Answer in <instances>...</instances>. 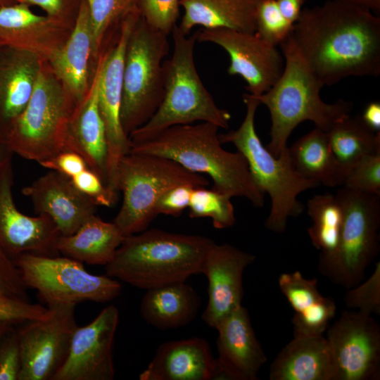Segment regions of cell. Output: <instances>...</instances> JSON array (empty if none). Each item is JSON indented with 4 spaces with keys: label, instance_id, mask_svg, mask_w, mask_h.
Here are the masks:
<instances>
[{
    "label": "cell",
    "instance_id": "obj_23",
    "mask_svg": "<svg viewBox=\"0 0 380 380\" xmlns=\"http://www.w3.org/2000/svg\"><path fill=\"white\" fill-rule=\"evenodd\" d=\"M102 54L99 57L90 89L84 99L76 106L71 116L65 139V151H72L80 155L88 167L96 172L107 186L108 142L98 105Z\"/></svg>",
    "mask_w": 380,
    "mask_h": 380
},
{
    "label": "cell",
    "instance_id": "obj_39",
    "mask_svg": "<svg viewBox=\"0 0 380 380\" xmlns=\"http://www.w3.org/2000/svg\"><path fill=\"white\" fill-rule=\"evenodd\" d=\"M179 0H139L144 20L153 28L169 35L179 15Z\"/></svg>",
    "mask_w": 380,
    "mask_h": 380
},
{
    "label": "cell",
    "instance_id": "obj_30",
    "mask_svg": "<svg viewBox=\"0 0 380 380\" xmlns=\"http://www.w3.org/2000/svg\"><path fill=\"white\" fill-rule=\"evenodd\" d=\"M124 238L113 222H106L95 214L74 234L61 235L56 248L63 256L88 265L106 266L113 260Z\"/></svg>",
    "mask_w": 380,
    "mask_h": 380
},
{
    "label": "cell",
    "instance_id": "obj_32",
    "mask_svg": "<svg viewBox=\"0 0 380 380\" xmlns=\"http://www.w3.org/2000/svg\"><path fill=\"white\" fill-rule=\"evenodd\" d=\"M327 133L343 184L360 160L380 153V132L368 127L361 116L348 115L336 122Z\"/></svg>",
    "mask_w": 380,
    "mask_h": 380
},
{
    "label": "cell",
    "instance_id": "obj_40",
    "mask_svg": "<svg viewBox=\"0 0 380 380\" xmlns=\"http://www.w3.org/2000/svg\"><path fill=\"white\" fill-rule=\"evenodd\" d=\"M49 308L39 304L30 303L29 300L0 294V323L11 326L23 324L28 322L47 317Z\"/></svg>",
    "mask_w": 380,
    "mask_h": 380
},
{
    "label": "cell",
    "instance_id": "obj_14",
    "mask_svg": "<svg viewBox=\"0 0 380 380\" xmlns=\"http://www.w3.org/2000/svg\"><path fill=\"white\" fill-rule=\"evenodd\" d=\"M140 15V11L137 10L122 20L115 39L101 57L98 105L108 142L107 186L113 191H116L115 176L118 165L129 151V137L125 133L120 120L123 69L129 36Z\"/></svg>",
    "mask_w": 380,
    "mask_h": 380
},
{
    "label": "cell",
    "instance_id": "obj_13",
    "mask_svg": "<svg viewBox=\"0 0 380 380\" xmlns=\"http://www.w3.org/2000/svg\"><path fill=\"white\" fill-rule=\"evenodd\" d=\"M333 380H376L380 377V327L372 315L344 310L325 337Z\"/></svg>",
    "mask_w": 380,
    "mask_h": 380
},
{
    "label": "cell",
    "instance_id": "obj_12",
    "mask_svg": "<svg viewBox=\"0 0 380 380\" xmlns=\"http://www.w3.org/2000/svg\"><path fill=\"white\" fill-rule=\"evenodd\" d=\"M72 303L49 305V316L17 330L21 353L18 380H52L65 361L78 327Z\"/></svg>",
    "mask_w": 380,
    "mask_h": 380
},
{
    "label": "cell",
    "instance_id": "obj_45",
    "mask_svg": "<svg viewBox=\"0 0 380 380\" xmlns=\"http://www.w3.org/2000/svg\"><path fill=\"white\" fill-rule=\"evenodd\" d=\"M195 187L177 185L165 191L158 199L155 213L178 217L188 208L192 191Z\"/></svg>",
    "mask_w": 380,
    "mask_h": 380
},
{
    "label": "cell",
    "instance_id": "obj_18",
    "mask_svg": "<svg viewBox=\"0 0 380 380\" xmlns=\"http://www.w3.org/2000/svg\"><path fill=\"white\" fill-rule=\"evenodd\" d=\"M255 256L228 243L210 248L201 273L208 281L207 305L202 319L215 329L221 321L241 306L243 296V274Z\"/></svg>",
    "mask_w": 380,
    "mask_h": 380
},
{
    "label": "cell",
    "instance_id": "obj_37",
    "mask_svg": "<svg viewBox=\"0 0 380 380\" xmlns=\"http://www.w3.org/2000/svg\"><path fill=\"white\" fill-rule=\"evenodd\" d=\"M348 308L380 315V262L376 263L370 277L364 282L348 289L344 298Z\"/></svg>",
    "mask_w": 380,
    "mask_h": 380
},
{
    "label": "cell",
    "instance_id": "obj_31",
    "mask_svg": "<svg viewBox=\"0 0 380 380\" xmlns=\"http://www.w3.org/2000/svg\"><path fill=\"white\" fill-rule=\"evenodd\" d=\"M293 168L301 177L327 186H342L327 133L315 127L288 148Z\"/></svg>",
    "mask_w": 380,
    "mask_h": 380
},
{
    "label": "cell",
    "instance_id": "obj_8",
    "mask_svg": "<svg viewBox=\"0 0 380 380\" xmlns=\"http://www.w3.org/2000/svg\"><path fill=\"white\" fill-rule=\"evenodd\" d=\"M77 105L48 61L42 60L30 99L6 137L13 153L39 163L65 151L68 125Z\"/></svg>",
    "mask_w": 380,
    "mask_h": 380
},
{
    "label": "cell",
    "instance_id": "obj_53",
    "mask_svg": "<svg viewBox=\"0 0 380 380\" xmlns=\"http://www.w3.org/2000/svg\"><path fill=\"white\" fill-rule=\"evenodd\" d=\"M1 46V45H0Z\"/></svg>",
    "mask_w": 380,
    "mask_h": 380
},
{
    "label": "cell",
    "instance_id": "obj_10",
    "mask_svg": "<svg viewBox=\"0 0 380 380\" xmlns=\"http://www.w3.org/2000/svg\"><path fill=\"white\" fill-rule=\"evenodd\" d=\"M343 213L335 252L319 256V272L331 282L350 289L360 284L380 249V195L343 186L336 194Z\"/></svg>",
    "mask_w": 380,
    "mask_h": 380
},
{
    "label": "cell",
    "instance_id": "obj_16",
    "mask_svg": "<svg viewBox=\"0 0 380 380\" xmlns=\"http://www.w3.org/2000/svg\"><path fill=\"white\" fill-rule=\"evenodd\" d=\"M119 312L114 305L104 308L89 324L74 331L65 361L52 380H112L113 358Z\"/></svg>",
    "mask_w": 380,
    "mask_h": 380
},
{
    "label": "cell",
    "instance_id": "obj_38",
    "mask_svg": "<svg viewBox=\"0 0 380 380\" xmlns=\"http://www.w3.org/2000/svg\"><path fill=\"white\" fill-rule=\"evenodd\" d=\"M343 186L380 195V153L360 160L346 177Z\"/></svg>",
    "mask_w": 380,
    "mask_h": 380
},
{
    "label": "cell",
    "instance_id": "obj_36",
    "mask_svg": "<svg viewBox=\"0 0 380 380\" xmlns=\"http://www.w3.org/2000/svg\"><path fill=\"white\" fill-rule=\"evenodd\" d=\"M294 24L279 11L276 0H260L256 11V31L260 38L277 46L293 33Z\"/></svg>",
    "mask_w": 380,
    "mask_h": 380
},
{
    "label": "cell",
    "instance_id": "obj_5",
    "mask_svg": "<svg viewBox=\"0 0 380 380\" xmlns=\"http://www.w3.org/2000/svg\"><path fill=\"white\" fill-rule=\"evenodd\" d=\"M173 52L163 62L164 94L158 108L144 125L129 135V142L148 139L175 125L205 122L227 129L230 113L219 108L196 70L194 49L196 38L176 25L172 32Z\"/></svg>",
    "mask_w": 380,
    "mask_h": 380
},
{
    "label": "cell",
    "instance_id": "obj_51",
    "mask_svg": "<svg viewBox=\"0 0 380 380\" xmlns=\"http://www.w3.org/2000/svg\"><path fill=\"white\" fill-rule=\"evenodd\" d=\"M20 1L21 0H0V9L6 6L20 3Z\"/></svg>",
    "mask_w": 380,
    "mask_h": 380
},
{
    "label": "cell",
    "instance_id": "obj_35",
    "mask_svg": "<svg viewBox=\"0 0 380 380\" xmlns=\"http://www.w3.org/2000/svg\"><path fill=\"white\" fill-rule=\"evenodd\" d=\"M232 197L206 187L194 188L188 207L191 218L208 217L218 229L232 227L236 222Z\"/></svg>",
    "mask_w": 380,
    "mask_h": 380
},
{
    "label": "cell",
    "instance_id": "obj_34",
    "mask_svg": "<svg viewBox=\"0 0 380 380\" xmlns=\"http://www.w3.org/2000/svg\"><path fill=\"white\" fill-rule=\"evenodd\" d=\"M139 0H86L97 49L105 51L115 40L122 20L139 10ZM117 37V36H116Z\"/></svg>",
    "mask_w": 380,
    "mask_h": 380
},
{
    "label": "cell",
    "instance_id": "obj_25",
    "mask_svg": "<svg viewBox=\"0 0 380 380\" xmlns=\"http://www.w3.org/2000/svg\"><path fill=\"white\" fill-rule=\"evenodd\" d=\"M41 65L42 59L34 53L0 46V138L6 140L26 107Z\"/></svg>",
    "mask_w": 380,
    "mask_h": 380
},
{
    "label": "cell",
    "instance_id": "obj_50",
    "mask_svg": "<svg viewBox=\"0 0 380 380\" xmlns=\"http://www.w3.org/2000/svg\"><path fill=\"white\" fill-rule=\"evenodd\" d=\"M14 154L6 140L0 138V170L9 162Z\"/></svg>",
    "mask_w": 380,
    "mask_h": 380
},
{
    "label": "cell",
    "instance_id": "obj_6",
    "mask_svg": "<svg viewBox=\"0 0 380 380\" xmlns=\"http://www.w3.org/2000/svg\"><path fill=\"white\" fill-rule=\"evenodd\" d=\"M243 99L246 112L242 123L237 129L219 134V139L221 144H233L243 156L255 185L271 199V209L265 225L269 230L282 233L289 217L299 215L304 209L297 199L298 194L319 184L296 172L289 152L275 157L262 145L255 127V115L260 103L248 93L244 94Z\"/></svg>",
    "mask_w": 380,
    "mask_h": 380
},
{
    "label": "cell",
    "instance_id": "obj_24",
    "mask_svg": "<svg viewBox=\"0 0 380 380\" xmlns=\"http://www.w3.org/2000/svg\"><path fill=\"white\" fill-rule=\"evenodd\" d=\"M214 357L208 342L192 337L161 343L140 380H213Z\"/></svg>",
    "mask_w": 380,
    "mask_h": 380
},
{
    "label": "cell",
    "instance_id": "obj_1",
    "mask_svg": "<svg viewBox=\"0 0 380 380\" xmlns=\"http://www.w3.org/2000/svg\"><path fill=\"white\" fill-rule=\"evenodd\" d=\"M292 37L324 87L348 77L380 75V18L338 0L303 9Z\"/></svg>",
    "mask_w": 380,
    "mask_h": 380
},
{
    "label": "cell",
    "instance_id": "obj_28",
    "mask_svg": "<svg viewBox=\"0 0 380 380\" xmlns=\"http://www.w3.org/2000/svg\"><path fill=\"white\" fill-rule=\"evenodd\" d=\"M201 304L195 289L186 281H179L147 289L139 310L148 324L167 330L189 324L196 317Z\"/></svg>",
    "mask_w": 380,
    "mask_h": 380
},
{
    "label": "cell",
    "instance_id": "obj_27",
    "mask_svg": "<svg viewBox=\"0 0 380 380\" xmlns=\"http://www.w3.org/2000/svg\"><path fill=\"white\" fill-rule=\"evenodd\" d=\"M270 380H333L331 354L323 335L293 336L270 365Z\"/></svg>",
    "mask_w": 380,
    "mask_h": 380
},
{
    "label": "cell",
    "instance_id": "obj_43",
    "mask_svg": "<svg viewBox=\"0 0 380 380\" xmlns=\"http://www.w3.org/2000/svg\"><path fill=\"white\" fill-rule=\"evenodd\" d=\"M27 289L13 259L0 247V294L29 300Z\"/></svg>",
    "mask_w": 380,
    "mask_h": 380
},
{
    "label": "cell",
    "instance_id": "obj_4",
    "mask_svg": "<svg viewBox=\"0 0 380 380\" xmlns=\"http://www.w3.org/2000/svg\"><path fill=\"white\" fill-rule=\"evenodd\" d=\"M279 46L284 58L283 72L267 91L255 96L269 110L270 141L265 147L275 157L288 153V139L300 123L311 121L327 132L336 122L350 115L353 106L344 100L333 103L322 101L323 86L307 66L292 34Z\"/></svg>",
    "mask_w": 380,
    "mask_h": 380
},
{
    "label": "cell",
    "instance_id": "obj_20",
    "mask_svg": "<svg viewBox=\"0 0 380 380\" xmlns=\"http://www.w3.org/2000/svg\"><path fill=\"white\" fill-rule=\"evenodd\" d=\"M23 3L0 9V45L27 51L50 61L63 46L72 28Z\"/></svg>",
    "mask_w": 380,
    "mask_h": 380
},
{
    "label": "cell",
    "instance_id": "obj_41",
    "mask_svg": "<svg viewBox=\"0 0 380 380\" xmlns=\"http://www.w3.org/2000/svg\"><path fill=\"white\" fill-rule=\"evenodd\" d=\"M70 179L80 192L97 206L111 207L117 201L118 192L109 189L100 177L89 167Z\"/></svg>",
    "mask_w": 380,
    "mask_h": 380
},
{
    "label": "cell",
    "instance_id": "obj_29",
    "mask_svg": "<svg viewBox=\"0 0 380 380\" xmlns=\"http://www.w3.org/2000/svg\"><path fill=\"white\" fill-rule=\"evenodd\" d=\"M260 0H179L184 13L180 30L189 34L197 25L255 33Z\"/></svg>",
    "mask_w": 380,
    "mask_h": 380
},
{
    "label": "cell",
    "instance_id": "obj_46",
    "mask_svg": "<svg viewBox=\"0 0 380 380\" xmlns=\"http://www.w3.org/2000/svg\"><path fill=\"white\" fill-rule=\"evenodd\" d=\"M39 164L71 178L88 167L84 158L72 151H63Z\"/></svg>",
    "mask_w": 380,
    "mask_h": 380
},
{
    "label": "cell",
    "instance_id": "obj_9",
    "mask_svg": "<svg viewBox=\"0 0 380 380\" xmlns=\"http://www.w3.org/2000/svg\"><path fill=\"white\" fill-rule=\"evenodd\" d=\"M167 37L149 25L141 15L129 36L120 109L122 127L128 137L150 120L162 102L163 59L170 49Z\"/></svg>",
    "mask_w": 380,
    "mask_h": 380
},
{
    "label": "cell",
    "instance_id": "obj_47",
    "mask_svg": "<svg viewBox=\"0 0 380 380\" xmlns=\"http://www.w3.org/2000/svg\"><path fill=\"white\" fill-rule=\"evenodd\" d=\"M305 0H276L284 17L294 24L299 18Z\"/></svg>",
    "mask_w": 380,
    "mask_h": 380
},
{
    "label": "cell",
    "instance_id": "obj_49",
    "mask_svg": "<svg viewBox=\"0 0 380 380\" xmlns=\"http://www.w3.org/2000/svg\"><path fill=\"white\" fill-rule=\"evenodd\" d=\"M343 3L369 10L376 15L380 12V0H338Z\"/></svg>",
    "mask_w": 380,
    "mask_h": 380
},
{
    "label": "cell",
    "instance_id": "obj_7",
    "mask_svg": "<svg viewBox=\"0 0 380 380\" xmlns=\"http://www.w3.org/2000/svg\"><path fill=\"white\" fill-rule=\"evenodd\" d=\"M204 175L193 172L167 158L128 153L120 160L115 189L123 194L122 205L113 222L125 237L146 230L153 219L159 197L177 185L206 187Z\"/></svg>",
    "mask_w": 380,
    "mask_h": 380
},
{
    "label": "cell",
    "instance_id": "obj_22",
    "mask_svg": "<svg viewBox=\"0 0 380 380\" xmlns=\"http://www.w3.org/2000/svg\"><path fill=\"white\" fill-rule=\"evenodd\" d=\"M102 53L95 44L86 0H82L70 37L61 49L48 61L77 104L84 99L90 89Z\"/></svg>",
    "mask_w": 380,
    "mask_h": 380
},
{
    "label": "cell",
    "instance_id": "obj_19",
    "mask_svg": "<svg viewBox=\"0 0 380 380\" xmlns=\"http://www.w3.org/2000/svg\"><path fill=\"white\" fill-rule=\"evenodd\" d=\"M215 329L218 331V357L215 358L213 380L257 379L267 357L247 309L240 306L223 319Z\"/></svg>",
    "mask_w": 380,
    "mask_h": 380
},
{
    "label": "cell",
    "instance_id": "obj_11",
    "mask_svg": "<svg viewBox=\"0 0 380 380\" xmlns=\"http://www.w3.org/2000/svg\"><path fill=\"white\" fill-rule=\"evenodd\" d=\"M13 259L27 287L35 289L48 306L84 301L106 303L121 293L118 280L107 274H92L83 262L68 257L21 253Z\"/></svg>",
    "mask_w": 380,
    "mask_h": 380
},
{
    "label": "cell",
    "instance_id": "obj_48",
    "mask_svg": "<svg viewBox=\"0 0 380 380\" xmlns=\"http://www.w3.org/2000/svg\"><path fill=\"white\" fill-rule=\"evenodd\" d=\"M365 123L375 132H380V103L371 102L365 107L361 116Z\"/></svg>",
    "mask_w": 380,
    "mask_h": 380
},
{
    "label": "cell",
    "instance_id": "obj_26",
    "mask_svg": "<svg viewBox=\"0 0 380 380\" xmlns=\"http://www.w3.org/2000/svg\"><path fill=\"white\" fill-rule=\"evenodd\" d=\"M278 284L295 311L293 336L323 335L336 314V306L333 299L320 293L317 279H306L300 272L295 271L280 274Z\"/></svg>",
    "mask_w": 380,
    "mask_h": 380
},
{
    "label": "cell",
    "instance_id": "obj_3",
    "mask_svg": "<svg viewBox=\"0 0 380 380\" xmlns=\"http://www.w3.org/2000/svg\"><path fill=\"white\" fill-rule=\"evenodd\" d=\"M214 243L205 236L146 229L124 238L105 266L106 274L146 290L186 281L201 273L205 255Z\"/></svg>",
    "mask_w": 380,
    "mask_h": 380
},
{
    "label": "cell",
    "instance_id": "obj_15",
    "mask_svg": "<svg viewBox=\"0 0 380 380\" xmlns=\"http://www.w3.org/2000/svg\"><path fill=\"white\" fill-rule=\"evenodd\" d=\"M194 34L196 41L213 43L227 53L230 60L229 75L241 76L247 83L248 94L253 96L267 91L283 72L282 53L255 33L203 28Z\"/></svg>",
    "mask_w": 380,
    "mask_h": 380
},
{
    "label": "cell",
    "instance_id": "obj_33",
    "mask_svg": "<svg viewBox=\"0 0 380 380\" xmlns=\"http://www.w3.org/2000/svg\"><path fill=\"white\" fill-rule=\"evenodd\" d=\"M307 208L312 221L308 229L312 245L321 251L320 256L332 255L338 245L343 220L338 200L330 194L315 195L308 201Z\"/></svg>",
    "mask_w": 380,
    "mask_h": 380
},
{
    "label": "cell",
    "instance_id": "obj_52",
    "mask_svg": "<svg viewBox=\"0 0 380 380\" xmlns=\"http://www.w3.org/2000/svg\"><path fill=\"white\" fill-rule=\"evenodd\" d=\"M13 327V326H11L8 324L0 323V338L8 329H10Z\"/></svg>",
    "mask_w": 380,
    "mask_h": 380
},
{
    "label": "cell",
    "instance_id": "obj_44",
    "mask_svg": "<svg viewBox=\"0 0 380 380\" xmlns=\"http://www.w3.org/2000/svg\"><path fill=\"white\" fill-rule=\"evenodd\" d=\"M82 0H21L29 6H37L45 15L73 28Z\"/></svg>",
    "mask_w": 380,
    "mask_h": 380
},
{
    "label": "cell",
    "instance_id": "obj_42",
    "mask_svg": "<svg viewBox=\"0 0 380 380\" xmlns=\"http://www.w3.org/2000/svg\"><path fill=\"white\" fill-rule=\"evenodd\" d=\"M20 369L19 337L11 327L0 338V380H18Z\"/></svg>",
    "mask_w": 380,
    "mask_h": 380
},
{
    "label": "cell",
    "instance_id": "obj_21",
    "mask_svg": "<svg viewBox=\"0 0 380 380\" xmlns=\"http://www.w3.org/2000/svg\"><path fill=\"white\" fill-rule=\"evenodd\" d=\"M37 215L49 216L61 236L74 234L96 212L95 205L80 192L70 178L50 170L22 189Z\"/></svg>",
    "mask_w": 380,
    "mask_h": 380
},
{
    "label": "cell",
    "instance_id": "obj_2",
    "mask_svg": "<svg viewBox=\"0 0 380 380\" xmlns=\"http://www.w3.org/2000/svg\"><path fill=\"white\" fill-rule=\"evenodd\" d=\"M218 129L205 122L172 126L148 139L129 142V153L173 160L193 172L208 175L213 189L262 207L265 194L253 180L245 158L239 151L229 152L222 147Z\"/></svg>",
    "mask_w": 380,
    "mask_h": 380
},
{
    "label": "cell",
    "instance_id": "obj_17",
    "mask_svg": "<svg viewBox=\"0 0 380 380\" xmlns=\"http://www.w3.org/2000/svg\"><path fill=\"white\" fill-rule=\"evenodd\" d=\"M11 162L0 170V247L12 258L21 253L58 256L61 234L46 215L29 216L20 212L13 196Z\"/></svg>",
    "mask_w": 380,
    "mask_h": 380
}]
</instances>
